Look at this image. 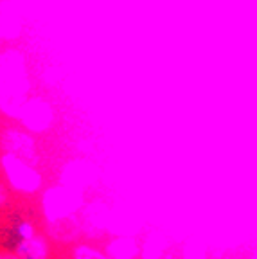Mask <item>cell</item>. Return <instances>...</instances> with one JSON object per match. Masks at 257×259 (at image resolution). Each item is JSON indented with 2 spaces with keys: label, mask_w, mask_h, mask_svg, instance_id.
Instances as JSON below:
<instances>
[{
  "label": "cell",
  "mask_w": 257,
  "mask_h": 259,
  "mask_svg": "<svg viewBox=\"0 0 257 259\" xmlns=\"http://www.w3.org/2000/svg\"><path fill=\"white\" fill-rule=\"evenodd\" d=\"M40 205L41 214L47 223L56 225L61 222H68L83 207V191L67 184L53 186L44 191Z\"/></svg>",
  "instance_id": "obj_1"
},
{
  "label": "cell",
  "mask_w": 257,
  "mask_h": 259,
  "mask_svg": "<svg viewBox=\"0 0 257 259\" xmlns=\"http://www.w3.org/2000/svg\"><path fill=\"white\" fill-rule=\"evenodd\" d=\"M2 175L6 186L18 194H36L44 187V177L32 162L18 158L11 153L2 155Z\"/></svg>",
  "instance_id": "obj_2"
},
{
  "label": "cell",
  "mask_w": 257,
  "mask_h": 259,
  "mask_svg": "<svg viewBox=\"0 0 257 259\" xmlns=\"http://www.w3.org/2000/svg\"><path fill=\"white\" fill-rule=\"evenodd\" d=\"M22 122L31 132H45L53 122V110L41 99H31L22 108Z\"/></svg>",
  "instance_id": "obj_3"
},
{
  "label": "cell",
  "mask_w": 257,
  "mask_h": 259,
  "mask_svg": "<svg viewBox=\"0 0 257 259\" xmlns=\"http://www.w3.org/2000/svg\"><path fill=\"white\" fill-rule=\"evenodd\" d=\"M103 248L110 259H141L142 255V243L135 236H115Z\"/></svg>",
  "instance_id": "obj_4"
},
{
  "label": "cell",
  "mask_w": 257,
  "mask_h": 259,
  "mask_svg": "<svg viewBox=\"0 0 257 259\" xmlns=\"http://www.w3.org/2000/svg\"><path fill=\"white\" fill-rule=\"evenodd\" d=\"M4 144H6V153H11L18 158H24L27 162L36 160V148H34V142L29 137L27 134H22V132H16V130H11V132H6L4 134Z\"/></svg>",
  "instance_id": "obj_5"
},
{
  "label": "cell",
  "mask_w": 257,
  "mask_h": 259,
  "mask_svg": "<svg viewBox=\"0 0 257 259\" xmlns=\"http://www.w3.org/2000/svg\"><path fill=\"white\" fill-rule=\"evenodd\" d=\"M11 248L24 259H53V247L45 234H38L25 241H15Z\"/></svg>",
  "instance_id": "obj_6"
},
{
  "label": "cell",
  "mask_w": 257,
  "mask_h": 259,
  "mask_svg": "<svg viewBox=\"0 0 257 259\" xmlns=\"http://www.w3.org/2000/svg\"><path fill=\"white\" fill-rule=\"evenodd\" d=\"M11 232L15 236V241H25V239H31L40 234L36 223L32 222L31 218H27V216H20V218L13 220Z\"/></svg>",
  "instance_id": "obj_7"
},
{
  "label": "cell",
  "mask_w": 257,
  "mask_h": 259,
  "mask_svg": "<svg viewBox=\"0 0 257 259\" xmlns=\"http://www.w3.org/2000/svg\"><path fill=\"white\" fill-rule=\"evenodd\" d=\"M68 259H110L106 255L105 248L92 245V243H76L70 252H68Z\"/></svg>",
  "instance_id": "obj_8"
},
{
  "label": "cell",
  "mask_w": 257,
  "mask_h": 259,
  "mask_svg": "<svg viewBox=\"0 0 257 259\" xmlns=\"http://www.w3.org/2000/svg\"><path fill=\"white\" fill-rule=\"evenodd\" d=\"M0 259H24V257L16 254L13 248H4V250L0 252Z\"/></svg>",
  "instance_id": "obj_9"
},
{
  "label": "cell",
  "mask_w": 257,
  "mask_h": 259,
  "mask_svg": "<svg viewBox=\"0 0 257 259\" xmlns=\"http://www.w3.org/2000/svg\"><path fill=\"white\" fill-rule=\"evenodd\" d=\"M8 191H11L9 189L8 186H6V184H2V186H0V203H2V207H6L8 205Z\"/></svg>",
  "instance_id": "obj_10"
},
{
  "label": "cell",
  "mask_w": 257,
  "mask_h": 259,
  "mask_svg": "<svg viewBox=\"0 0 257 259\" xmlns=\"http://www.w3.org/2000/svg\"><path fill=\"white\" fill-rule=\"evenodd\" d=\"M248 259H257V252H253V254L252 255H250V257Z\"/></svg>",
  "instance_id": "obj_11"
},
{
  "label": "cell",
  "mask_w": 257,
  "mask_h": 259,
  "mask_svg": "<svg viewBox=\"0 0 257 259\" xmlns=\"http://www.w3.org/2000/svg\"><path fill=\"white\" fill-rule=\"evenodd\" d=\"M53 259H60V257H53Z\"/></svg>",
  "instance_id": "obj_12"
}]
</instances>
